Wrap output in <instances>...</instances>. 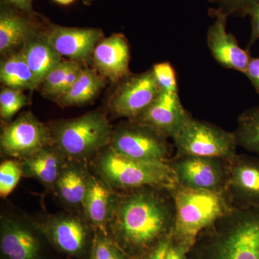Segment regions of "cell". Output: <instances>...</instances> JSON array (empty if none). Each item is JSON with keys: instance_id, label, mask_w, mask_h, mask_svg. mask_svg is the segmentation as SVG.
<instances>
[{"instance_id": "obj_1", "label": "cell", "mask_w": 259, "mask_h": 259, "mask_svg": "<svg viewBox=\"0 0 259 259\" xmlns=\"http://www.w3.org/2000/svg\"><path fill=\"white\" fill-rule=\"evenodd\" d=\"M175 207L171 190L142 187L117 194L109 235L133 259L171 236Z\"/></svg>"}, {"instance_id": "obj_2", "label": "cell", "mask_w": 259, "mask_h": 259, "mask_svg": "<svg viewBox=\"0 0 259 259\" xmlns=\"http://www.w3.org/2000/svg\"><path fill=\"white\" fill-rule=\"evenodd\" d=\"M189 259H259V209H233L199 235Z\"/></svg>"}, {"instance_id": "obj_3", "label": "cell", "mask_w": 259, "mask_h": 259, "mask_svg": "<svg viewBox=\"0 0 259 259\" xmlns=\"http://www.w3.org/2000/svg\"><path fill=\"white\" fill-rule=\"evenodd\" d=\"M171 193L175 207L171 238L188 253L202 232L234 209L219 192L177 185Z\"/></svg>"}, {"instance_id": "obj_4", "label": "cell", "mask_w": 259, "mask_h": 259, "mask_svg": "<svg viewBox=\"0 0 259 259\" xmlns=\"http://www.w3.org/2000/svg\"><path fill=\"white\" fill-rule=\"evenodd\" d=\"M95 168L100 178L113 190L146 187L171 190L178 185L169 163L126 157L110 145L97 153Z\"/></svg>"}, {"instance_id": "obj_5", "label": "cell", "mask_w": 259, "mask_h": 259, "mask_svg": "<svg viewBox=\"0 0 259 259\" xmlns=\"http://www.w3.org/2000/svg\"><path fill=\"white\" fill-rule=\"evenodd\" d=\"M51 131L54 144L68 159L81 161L108 146L113 133L107 117L100 112L61 121Z\"/></svg>"}, {"instance_id": "obj_6", "label": "cell", "mask_w": 259, "mask_h": 259, "mask_svg": "<svg viewBox=\"0 0 259 259\" xmlns=\"http://www.w3.org/2000/svg\"><path fill=\"white\" fill-rule=\"evenodd\" d=\"M177 154L231 161L238 146L236 134L191 118L173 139Z\"/></svg>"}, {"instance_id": "obj_7", "label": "cell", "mask_w": 259, "mask_h": 259, "mask_svg": "<svg viewBox=\"0 0 259 259\" xmlns=\"http://www.w3.org/2000/svg\"><path fill=\"white\" fill-rule=\"evenodd\" d=\"M110 146L122 156L140 161L168 163L171 159L168 138L137 121L131 120L113 131Z\"/></svg>"}, {"instance_id": "obj_8", "label": "cell", "mask_w": 259, "mask_h": 259, "mask_svg": "<svg viewBox=\"0 0 259 259\" xmlns=\"http://www.w3.org/2000/svg\"><path fill=\"white\" fill-rule=\"evenodd\" d=\"M54 144L51 129L31 112H23L3 129L0 137L1 152L5 156L23 160L42 148Z\"/></svg>"}, {"instance_id": "obj_9", "label": "cell", "mask_w": 259, "mask_h": 259, "mask_svg": "<svg viewBox=\"0 0 259 259\" xmlns=\"http://www.w3.org/2000/svg\"><path fill=\"white\" fill-rule=\"evenodd\" d=\"M168 163L178 185L193 190L224 192L229 161L177 154Z\"/></svg>"}, {"instance_id": "obj_10", "label": "cell", "mask_w": 259, "mask_h": 259, "mask_svg": "<svg viewBox=\"0 0 259 259\" xmlns=\"http://www.w3.org/2000/svg\"><path fill=\"white\" fill-rule=\"evenodd\" d=\"M225 197L233 208L259 209V157L236 155L228 163Z\"/></svg>"}, {"instance_id": "obj_11", "label": "cell", "mask_w": 259, "mask_h": 259, "mask_svg": "<svg viewBox=\"0 0 259 259\" xmlns=\"http://www.w3.org/2000/svg\"><path fill=\"white\" fill-rule=\"evenodd\" d=\"M123 80L112 98V110L118 117L135 120L153 103L160 89L152 69Z\"/></svg>"}, {"instance_id": "obj_12", "label": "cell", "mask_w": 259, "mask_h": 259, "mask_svg": "<svg viewBox=\"0 0 259 259\" xmlns=\"http://www.w3.org/2000/svg\"><path fill=\"white\" fill-rule=\"evenodd\" d=\"M191 118L192 116L182 105L179 93L160 90L153 103L135 121L173 140Z\"/></svg>"}, {"instance_id": "obj_13", "label": "cell", "mask_w": 259, "mask_h": 259, "mask_svg": "<svg viewBox=\"0 0 259 259\" xmlns=\"http://www.w3.org/2000/svg\"><path fill=\"white\" fill-rule=\"evenodd\" d=\"M209 14L215 18L207 32V44L210 54L223 67L243 74L251 59L249 52L240 47L234 35L227 31L228 17L214 8L209 10Z\"/></svg>"}, {"instance_id": "obj_14", "label": "cell", "mask_w": 259, "mask_h": 259, "mask_svg": "<svg viewBox=\"0 0 259 259\" xmlns=\"http://www.w3.org/2000/svg\"><path fill=\"white\" fill-rule=\"evenodd\" d=\"M41 231L56 248L71 256L83 255L90 244L88 224L72 214L49 218L42 225Z\"/></svg>"}, {"instance_id": "obj_15", "label": "cell", "mask_w": 259, "mask_h": 259, "mask_svg": "<svg viewBox=\"0 0 259 259\" xmlns=\"http://www.w3.org/2000/svg\"><path fill=\"white\" fill-rule=\"evenodd\" d=\"M44 35L61 56L76 62L93 56L97 44L103 38L101 29L71 28L49 23Z\"/></svg>"}, {"instance_id": "obj_16", "label": "cell", "mask_w": 259, "mask_h": 259, "mask_svg": "<svg viewBox=\"0 0 259 259\" xmlns=\"http://www.w3.org/2000/svg\"><path fill=\"white\" fill-rule=\"evenodd\" d=\"M0 249L4 259H40L41 245L31 227L20 220L3 218Z\"/></svg>"}, {"instance_id": "obj_17", "label": "cell", "mask_w": 259, "mask_h": 259, "mask_svg": "<svg viewBox=\"0 0 259 259\" xmlns=\"http://www.w3.org/2000/svg\"><path fill=\"white\" fill-rule=\"evenodd\" d=\"M94 64L103 77L117 81L130 76L131 52L127 39L112 34L97 44L93 54Z\"/></svg>"}, {"instance_id": "obj_18", "label": "cell", "mask_w": 259, "mask_h": 259, "mask_svg": "<svg viewBox=\"0 0 259 259\" xmlns=\"http://www.w3.org/2000/svg\"><path fill=\"white\" fill-rule=\"evenodd\" d=\"M37 17L29 16L1 0L0 52L2 54H10L18 48L23 47L29 39L37 33L38 31L35 21Z\"/></svg>"}, {"instance_id": "obj_19", "label": "cell", "mask_w": 259, "mask_h": 259, "mask_svg": "<svg viewBox=\"0 0 259 259\" xmlns=\"http://www.w3.org/2000/svg\"><path fill=\"white\" fill-rule=\"evenodd\" d=\"M117 193L100 178L90 175L82 209L85 218L95 231L108 233Z\"/></svg>"}, {"instance_id": "obj_20", "label": "cell", "mask_w": 259, "mask_h": 259, "mask_svg": "<svg viewBox=\"0 0 259 259\" xmlns=\"http://www.w3.org/2000/svg\"><path fill=\"white\" fill-rule=\"evenodd\" d=\"M90 175L83 161L68 159L52 190L65 205L73 209L82 208Z\"/></svg>"}, {"instance_id": "obj_21", "label": "cell", "mask_w": 259, "mask_h": 259, "mask_svg": "<svg viewBox=\"0 0 259 259\" xmlns=\"http://www.w3.org/2000/svg\"><path fill=\"white\" fill-rule=\"evenodd\" d=\"M67 160L55 145L51 144L21 160L23 177L35 179L44 187L52 190Z\"/></svg>"}, {"instance_id": "obj_22", "label": "cell", "mask_w": 259, "mask_h": 259, "mask_svg": "<svg viewBox=\"0 0 259 259\" xmlns=\"http://www.w3.org/2000/svg\"><path fill=\"white\" fill-rule=\"evenodd\" d=\"M24 58L34 75L37 87L44 82L47 75L62 61L45 35L37 32L21 49Z\"/></svg>"}, {"instance_id": "obj_23", "label": "cell", "mask_w": 259, "mask_h": 259, "mask_svg": "<svg viewBox=\"0 0 259 259\" xmlns=\"http://www.w3.org/2000/svg\"><path fill=\"white\" fill-rule=\"evenodd\" d=\"M0 80L5 87L16 90H32L37 88L34 75L21 50L13 53L1 63Z\"/></svg>"}, {"instance_id": "obj_24", "label": "cell", "mask_w": 259, "mask_h": 259, "mask_svg": "<svg viewBox=\"0 0 259 259\" xmlns=\"http://www.w3.org/2000/svg\"><path fill=\"white\" fill-rule=\"evenodd\" d=\"M105 85L104 77L93 69H83L74 84L58 102L63 106L83 105L91 101Z\"/></svg>"}, {"instance_id": "obj_25", "label": "cell", "mask_w": 259, "mask_h": 259, "mask_svg": "<svg viewBox=\"0 0 259 259\" xmlns=\"http://www.w3.org/2000/svg\"><path fill=\"white\" fill-rule=\"evenodd\" d=\"M235 134L238 146L259 157V105L239 116Z\"/></svg>"}, {"instance_id": "obj_26", "label": "cell", "mask_w": 259, "mask_h": 259, "mask_svg": "<svg viewBox=\"0 0 259 259\" xmlns=\"http://www.w3.org/2000/svg\"><path fill=\"white\" fill-rule=\"evenodd\" d=\"M89 259H133L109 235L95 231L90 245Z\"/></svg>"}, {"instance_id": "obj_27", "label": "cell", "mask_w": 259, "mask_h": 259, "mask_svg": "<svg viewBox=\"0 0 259 259\" xmlns=\"http://www.w3.org/2000/svg\"><path fill=\"white\" fill-rule=\"evenodd\" d=\"M77 63L71 60L62 61L51 70L42 83L44 93L52 98H60L68 75Z\"/></svg>"}, {"instance_id": "obj_28", "label": "cell", "mask_w": 259, "mask_h": 259, "mask_svg": "<svg viewBox=\"0 0 259 259\" xmlns=\"http://www.w3.org/2000/svg\"><path fill=\"white\" fill-rule=\"evenodd\" d=\"M28 105V100L22 90L5 87L0 93V116L2 120L10 121L22 108Z\"/></svg>"}, {"instance_id": "obj_29", "label": "cell", "mask_w": 259, "mask_h": 259, "mask_svg": "<svg viewBox=\"0 0 259 259\" xmlns=\"http://www.w3.org/2000/svg\"><path fill=\"white\" fill-rule=\"evenodd\" d=\"M23 176L22 162L15 158L6 160L0 165V196H9Z\"/></svg>"}, {"instance_id": "obj_30", "label": "cell", "mask_w": 259, "mask_h": 259, "mask_svg": "<svg viewBox=\"0 0 259 259\" xmlns=\"http://www.w3.org/2000/svg\"><path fill=\"white\" fill-rule=\"evenodd\" d=\"M151 69L160 90L166 93H179L176 71L171 63H158L153 65Z\"/></svg>"}, {"instance_id": "obj_31", "label": "cell", "mask_w": 259, "mask_h": 259, "mask_svg": "<svg viewBox=\"0 0 259 259\" xmlns=\"http://www.w3.org/2000/svg\"><path fill=\"white\" fill-rule=\"evenodd\" d=\"M216 5L214 10L226 16L244 17L254 5L258 4L259 0H208Z\"/></svg>"}, {"instance_id": "obj_32", "label": "cell", "mask_w": 259, "mask_h": 259, "mask_svg": "<svg viewBox=\"0 0 259 259\" xmlns=\"http://www.w3.org/2000/svg\"><path fill=\"white\" fill-rule=\"evenodd\" d=\"M248 15L250 16L251 25V32L248 45V48H250L259 40V3L254 5L248 11Z\"/></svg>"}, {"instance_id": "obj_33", "label": "cell", "mask_w": 259, "mask_h": 259, "mask_svg": "<svg viewBox=\"0 0 259 259\" xmlns=\"http://www.w3.org/2000/svg\"><path fill=\"white\" fill-rule=\"evenodd\" d=\"M243 74L249 79L256 93L259 94V57H251Z\"/></svg>"}, {"instance_id": "obj_34", "label": "cell", "mask_w": 259, "mask_h": 259, "mask_svg": "<svg viewBox=\"0 0 259 259\" xmlns=\"http://www.w3.org/2000/svg\"><path fill=\"white\" fill-rule=\"evenodd\" d=\"M188 254L182 247L172 241L170 237L163 259H189Z\"/></svg>"}, {"instance_id": "obj_35", "label": "cell", "mask_w": 259, "mask_h": 259, "mask_svg": "<svg viewBox=\"0 0 259 259\" xmlns=\"http://www.w3.org/2000/svg\"><path fill=\"white\" fill-rule=\"evenodd\" d=\"M2 1L14 7L16 9L29 16H37V13H35L32 7L34 0H2Z\"/></svg>"}, {"instance_id": "obj_36", "label": "cell", "mask_w": 259, "mask_h": 259, "mask_svg": "<svg viewBox=\"0 0 259 259\" xmlns=\"http://www.w3.org/2000/svg\"><path fill=\"white\" fill-rule=\"evenodd\" d=\"M170 237L160 243L153 249L150 250L147 253L137 259H163L165 250H166L167 245L169 242Z\"/></svg>"}, {"instance_id": "obj_37", "label": "cell", "mask_w": 259, "mask_h": 259, "mask_svg": "<svg viewBox=\"0 0 259 259\" xmlns=\"http://www.w3.org/2000/svg\"><path fill=\"white\" fill-rule=\"evenodd\" d=\"M56 4L63 5V6H67L74 3L76 0H53Z\"/></svg>"}, {"instance_id": "obj_38", "label": "cell", "mask_w": 259, "mask_h": 259, "mask_svg": "<svg viewBox=\"0 0 259 259\" xmlns=\"http://www.w3.org/2000/svg\"><path fill=\"white\" fill-rule=\"evenodd\" d=\"M93 1L94 0H85L84 3L85 4L90 5Z\"/></svg>"}]
</instances>
